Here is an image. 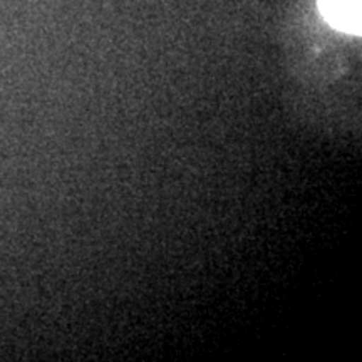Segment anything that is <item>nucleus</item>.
<instances>
[{
	"label": "nucleus",
	"instance_id": "1",
	"mask_svg": "<svg viewBox=\"0 0 362 362\" xmlns=\"http://www.w3.org/2000/svg\"><path fill=\"white\" fill-rule=\"evenodd\" d=\"M330 25L349 34L361 33V0H319Z\"/></svg>",
	"mask_w": 362,
	"mask_h": 362
}]
</instances>
